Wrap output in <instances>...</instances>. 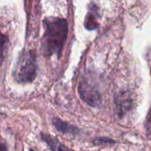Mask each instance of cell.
<instances>
[{
    "instance_id": "obj_3",
    "label": "cell",
    "mask_w": 151,
    "mask_h": 151,
    "mask_svg": "<svg viewBox=\"0 0 151 151\" xmlns=\"http://www.w3.org/2000/svg\"><path fill=\"white\" fill-rule=\"evenodd\" d=\"M79 94L81 99L90 106L96 107L101 104V94L96 86L87 78H83L79 84Z\"/></svg>"
},
{
    "instance_id": "obj_8",
    "label": "cell",
    "mask_w": 151,
    "mask_h": 151,
    "mask_svg": "<svg viewBox=\"0 0 151 151\" xmlns=\"http://www.w3.org/2000/svg\"><path fill=\"white\" fill-rule=\"evenodd\" d=\"M145 129H146V134H147L148 138L151 140V110L147 117V119H146Z\"/></svg>"
},
{
    "instance_id": "obj_6",
    "label": "cell",
    "mask_w": 151,
    "mask_h": 151,
    "mask_svg": "<svg viewBox=\"0 0 151 151\" xmlns=\"http://www.w3.org/2000/svg\"><path fill=\"white\" fill-rule=\"evenodd\" d=\"M53 125L59 132H62V133H73L76 131V129L74 127L69 126L67 123L63 122L62 120H60L58 119H53Z\"/></svg>"
},
{
    "instance_id": "obj_11",
    "label": "cell",
    "mask_w": 151,
    "mask_h": 151,
    "mask_svg": "<svg viewBox=\"0 0 151 151\" xmlns=\"http://www.w3.org/2000/svg\"><path fill=\"white\" fill-rule=\"evenodd\" d=\"M31 151H33V150H31Z\"/></svg>"
},
{
    "instance_id": "obj_10",
    "label": "cell",
    "mask_w": 151,
    "mask_h": 151,
    "mask_svg": "<svg viewBox=\"0 0 151 151\" xmlns=\"http://www.w3.org/2000/svg\"><path fill=\"white\" fill-rule=\"evenodd\" d=\"M0 151H7L6 150V147L0 142Z\"/></svg>"
},
{
    "instance_id": "obj_2",
    "label": "cell",
    "mask_w": 151,
    "mask_h": 151,
    "mask_svg": "<svg viewBox=\"0 0 151 151\" xmlns=\"http://www.w3.org/2000/svg\"><path fill=\"white\" fill-rule=\"evenodd\" d=\"M36 57L33 50L23 52L16 64L13 76L19 83L32 82L36 76Z\"/></svg>"
},
{
    "instance_id": "obj_5",
    "label": "cell",
    "mask_w": 151,
    "mask_h": 151,
    "mask_svg": "<svg viewBox=\"0 0 151 151\" xmlns=\"http://www.w3.org/2000/svg\"><path fill=\"white\" fill-rule=\"evenodd\" d=\"M42 138L47 142L49 147L52 151H73L68 149L65 145H63L59 141H58L56 138L52 137L51 135L48 134H42Z\"/></svg>"
},
{
    "instance_id": "obj_7",
    "label": "cell",
    "mask_w": 151,
    "mask_h": 151,
    "mask_svg": "<svg viewBox=\"0 0 151 151\" xmlns=\"http://www.w3.org/2000/svg\"><path fill=\"white\" fill-rule=\"evenodd\" d=\"M7 44H8V38H7V36L3 35L2 33H0V65L3 63Z\"/></svg>"
},
{
    "instance_id": "obj_1",
    "label": "cell",
    "mask_w": 151,
    "mask_h": 151,
    "mask_svg": "<svg viewBox=\"0 0 151 151\" xmlns=\"http://www.w3.org/2000/svg\"><path fill=\"white\" fill-rule=\"evenodd\" d=\"M45 32L42 41V51L45 57L59 55L66 40L68 26L65 19L50 18L44 20Z\"/></svg>"
},
{
    "instance_id": "obj_9",
    "label": "cell",
    "mask_w": 151,
    "mask_h": 151,
    "mask_svg": "<svg viewBox=\"0 0 151 151\" xmlns=\"http://www.w3.org/2000/svg\"><path fill=\"white\" fill-rule=\"evenodd\" d=\"M94 142H95V144L101 145L103 143H112L113 142L110 139H107V138H99V139H96Z\"/></svg>"
},
{
    "instance_id": "obj_4",
    "label": "cell",
    "mask_w": 151,
    "mask_h": 151,
    "mask_svg": "<svg viewBox=\"0 0 151 151\" xmlns=\"http://www.w3.org/2000/svg\"><path fill=\"white\" fill-rule=\"evenodd\" d=\"M132 105V98L129 93L127 92H120L117 95L115 99V107H116V114L119 118L124 117L128 111L131 109Z\"/></svg>"
}]
</instances>
